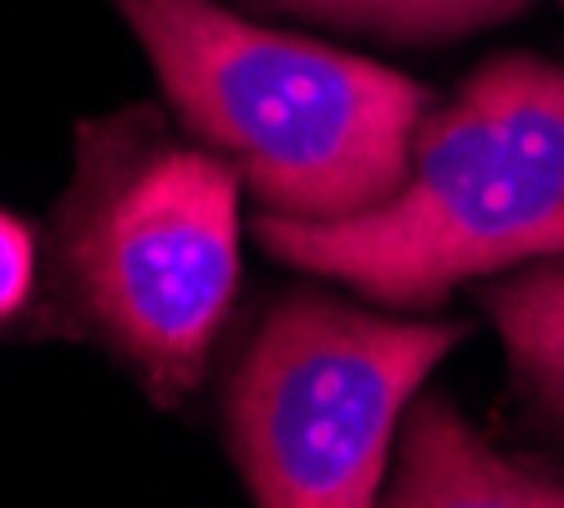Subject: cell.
I'll return each instance as SVG.
<instances>
[{
    "mask_svg": "<svg viewBox=\"0 0 564 508\" xmlns=\"http://www.w3.org/2000/svg\"><path fill=\"white\" fill-rule=\"evenodd\" d=\"M56 264L82 315L178 402L209 361L239 285V173L209 143L148 118L77 128V179L56 209Z\"/></svg>",
    "mask_w": 564,
    "mask_h": 508,
    "instance_id": "obj_3",
    "label": "cell"
},
{
    "mask_svg": "<svg viewBox=\"0 0 564 508\" xmlns=\"http://www.w3.org/2000/svg\"><path fill=\"white\" fill-rule=\"evenodd\" d=\"M178 118L235 163L264 214L341 219L392 194L427 87L392 66L254 26L219 0H118Z\"/></svg>",
    "mask_w": 564,
    "mask_h": 508,
    "instance_id": "obj_2",
    "label": "cell"
},
{
    "mask_svg": "<svg viewBox=\"0 0 564 508\" xmlns=\"http://www.w3.org/2000/svg\"><path fill=\"white\" fill-rule=\"evenodd\" d=\"M381 494L402 508H564V473L499 453L447 397H422L408 407Z\"/></svg>",
    "mask_w": 564,
    "mask_h": 508,
    "instance_id": "obj_5",
    "label": "cell"
},
{
    "mask_svg": "<svg viewBox=\"0 0 564 508\" xmlns=\"http://www.w3.org/2000/svg\"><path fill=\"white\" fill-rule=\"evenodd\" d=\"M36 285V235L11 209H0V326L15 311H26Z\"/></svg>",
    "mask_w": 564,
    "mask_h": 508,
    "instance_id": "obj_8",
    "label": "cell"
},
{
    "mask_svg": "<svg viewBox=\"0 0 564 508\" xmlns=\"http://www.w3.org/2000/svg\"><path fill=\"white\" fill-rule=\"evenodd\" d=\"M245 6L341 31H367L381 41H453L499 26L513 11H524L529 0H245Z\"/></svg>",
    "mask_w": 564,
    "mask_h": 508,
    "instance_id": "obj_7",
    "label": "cell"
},
{
    "mask_svg": "<svg viewBox=\"0 0 564 508\" xmlns=\"http://www.w3.org/2000/svg\"><path fill=\"white\" fill-rule=\"evenodd\" d=\"M458 341V321H387L326 295L280 300L229 387V437L250 494L270 508L371 504L412 397Z\"/></svg>",
    "mask_w": 564,
    "mask_h": 508,
    "instance_id": "obj_4",
    "label": "cell"
},
{
    "mask_svg": "<svg viewBox=\"0 0 564 508\" xmlns=\"http://www.w3.org/2000/svg\"><path fill=\"white\" fill-rule=\"evenodd\" d=\"M254 235L361 295L427 311L463 280L564 255V66L503 56L412 138L392 194L341 219L260 214Z\"/></svg>",
    "mask_w": 564,
    "mask_h": 508,
    "instance_id": "obj_1",
    "label": "cell"
},
{
    "mask_svg": "<svg viewBox=\"0 0 564 508\" xmlns=\"http://www.w3.org/2000/svg\"><path fill=\"white\" fill-rule=\"evenodd\" d=\"M488 315L519 387L564 428V264H534L488 285Z\"/></svg>",
    "mask_w": 564,
    "mask_h": 508,
    "instance_id": "obj_6",
    "label": "cell"
}]
</instances>
